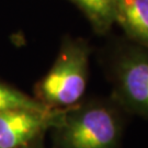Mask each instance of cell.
<instances>
[{"label":"cell","mask_w":148,"mask_h":148,"mask_svg":"<svg viewBox=\"0 0 148 148\" xmlns=\"http://www.w3.org/2000/svg\"><path fill=\"white\" fill-rule=\"evenodd\" d=\"M89 45L65 38L51 69L35 86V99L49 109L63 110L80 103L89 75Z\"/></svg>","instance_id":"1"},{"label":"cell","mask_w":148,"mask_h":148,"mask_svg":"<svg viewBox=\"0 0 148 148\" xmlns=\"http://www.w3.org/2000/svg\"><path fill=\"white\" fill-rule=\"evenodd\" d=\"M53 130V148H117L121 120L104 103H78L65 109Z\"/></svg>","instance_id":"2"},{"label":"cell","mask_w":148,"mask_h":148,"mask_svg":"<svg viewBox=\"0 0 148 148\" xmlns=\"http://www.w3.org/2000/svg\"><path fill=\"white\" fill-rule=\"evenodd\" d=\"M114 95L128 111L148 119V51L130 49L119 57Z\"/></svg>","instance_id":"3"},{"label":"cell","mask_w":148,"mask_h":148,"mask_svg":"<svg viewBox=\"0 0 148 148\" xmlns=\"http://www.w3.org/2000/svg\"><path fill=\"white\" fill-rule=\"evenodd\" d=\"M64 110L44 108L0 112V148H19L41 139L58 123Z\"/></svg>","instance_id":"4"},{"label":"cell","mask_w":148,"mask_h":148,"mask_svg":"<svg viewBox=\"0 0 148 148\" xmlns=\"http://www.w3.org/2000/svg\"><path fill=\"white\" fill-rule=\"evenodd\" d=\"M115 22L148 51V0H116Z\"/></svg>","instance_id":"5"},{"label":"cell","mask_w":148,"mask_h":148,"mask_svg":"<svg viewBox=\"0 0 148 148\" xmlns=\"http://www.w3.org/2000/svg\"><path fill=\"white\" fill-rule=\"evenodd\" d=\"M85 13L93 30L99 34L110 31L115 23L116 0H71Z\"/></svg>","instance_id":"6"},{"label":"cell","mask_w":148,"mask_h":148,"mask_svg":"<svg viewBox=\"0 0 148 148\" xmlns=\"http://www.w3.org/2000/svg\"><path fill=\"white\" fill-rule=\"evenodd\" d=\"M41 102L0 81V112L12 109H44Z\"/></svg>","instance_id":"7"},{"label":"cell","mask_w":148,"mask_h":148,"mask_svg":"<svg viewBox=\"0 0 148 148\" xmlns=\"http://www.w3.org/2000/svg\"><path fill=\"white\" fill-rule=\"evenodd\" d=\"M19 148H44V146L42 145L41 139H37V140L33 142V143H30V144H27V145H24V146L19 147Z\"/></svg>","instance_id":"8"}]
</instances>
